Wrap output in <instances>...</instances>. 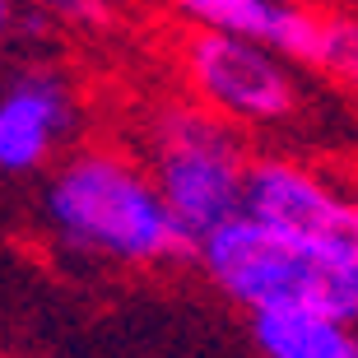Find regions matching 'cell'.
Returning a JSON list of instances; mask_svg holds the SVG:
<instances>
[{
	"mask_svg": "<svg viewBox=\"0 0 358 358\" xmlns=\"http://www.w3.org/2000/svg\"><path fill=\"white\" fill-rule=\"evenodd\" d=\"M242 214L279 228L298 242H312L321 252L358 261V200L340 186L317 177L303 163L289 159H256L247 163L242 186Z\"/></svg>",
	"mask_w": 358,
	"mask_h": 358,
	"instance_id": "cell-5",
	"label": "cell"
},
{
	"mask_svg": "<svg viewBox=\"0 0 358 358\" xmlns=\"http://www.w3.org/2000/svg\"><path fill=\"white\" fill-rule=\"evenodd\" d=\"M182 75L196 103L233 126H279L298 112V80L289 61L233 33L196 28L182 42Z\"/></svg>",
	"mask_w": 358,
	"mask_h": 358,
	"instance_id": "cell-4",
	"label": "cell"
},
{
	"mask_svg": "<svg viewBox=\"0 0 358 358\" xmlns=\"http://www.w3.org/2000/svg\"><path fill=\"white\" fill-rule=\"evenodd\" d=\"M14 14H19V10H14V0H0V42L10 38V28H14Z\"/></svg>",
	"mask_w": 358,
	"mask_h": 358,
	"instance_id": "cell-11",
	"label": "cell"
},
{
	"mask_svg": "<svg viewBox=\"0 0 358 358\" xmlns=\"http://www.w3.org/2000/svg\"><path fill=\"white\" fill-rule=\"evenodd\" d=\"M47 224L70 252L121 261V266H168L196 256L149 168L117 149H80L47 182Z\"/></svg>",
	"mask_w": 358,
	"mask_h": 358,
	"instance_id": "cell-1",
	"label": "cell"
},
{
	"mask_svg": "<svg viewBox=\"0 0 358 358\" xmlns=\"http://www.w3.org/2000/svg\"><path fill=\"white\" fill-rule=\"evenodd\" d=\"M200 270L247 312L303 307L358 321V261L321 252L252 214H233L196 242Z\"/></svg>",
	"mask_w": 358,
	"mask_h": 358,
	"instance_id": "cell-2",
	"label": "cell"
},
{
	"mask_svg": "<svg viewBox=\"0 0 358 358\" xmlns=\"http://www.w3.org/2000/svg\"><path fill=\"white\" fill-rule=\"evenodd\" d=\"M317 66L358 89V19H326V24H321Z\"/></svg>",
	"mask_w": 358,
	"mask_h": 358,
	"instance_id": "cell-9",
	"label": "cell"
},
{
	"mask_svg": "<svg viewBox=\"0 0 358 358\" xmlns=\"http://www.w3.org/2000/svg\"><path fill=\"white\" fill-rule=\"evenodd\" d=\"M28 5L66 28H103L112 19V0H28Z\"/></svg>",
	"mask_w": 358,
	"mask_h": 358,
	"instance_id": "cell-10",
	"label": "cell"
},
{
	"mask_svg": "<svg viewBox=\"0 0 358 358\" xmlns=\"http://www.w3.org/2000/svg\"><path fill=\"white\" fill-rule=\"evenodd\" d=\"M252 340L261 358H358V321L275 307L252 312Z\"/></svg>",
	"mask_w": 358,
	"mask_h": 358,
	"instance_id": "cell-8",
	"label": "cell"
},
{
	"mask_svg": "<svg viewBox=\"0 0 358 358\" xmlns=\"http://www.w3.org/2000/svg\"><path fill=\"white\" fill-rule=\"evenodd\" d=\"M80 126V103L61 70L24 66L0 84V173H42Z\"/></svg>",
	"mask_w": 358,
	"mask_h": 358,
	"instance_id": "cell-6",
	"label": "cell"
},
{
	"mask_svg": "<svg viewBox=\"0 0 358 358\" xmlns=\"http://www.w3.org/2000/svg\"><path fill=\"white\" fill-rule=\"evenodd\" d=\"M173 10L191 28L261 42V47L279 52L284 61L317 66V56H321V24L326 19L298 10L289 0H173Z\"/></svg>",
	"mask_w": 358,
	"mask_h": 358,
	"instance_id": "cell-7",
	"label": "cell"
},
{
	"mask_svg": "<svg viewBox=\"0 0 358 358\" xmlns=\"http://www.w3.org/2000/svg\"><path fill=\"white\" fill-rule=\"evenodd\" d=\"M149 173L191 242L214 233L224 219L242 214L247 154H242V140L233 135V121L214 117L210 107H159V117L149 126Z\"/></svg>",
	"mask_w": 358,
	"mask_h": 358,
	"instance_id": "cell-3",
	"label": "cell"
}]
</instances>
